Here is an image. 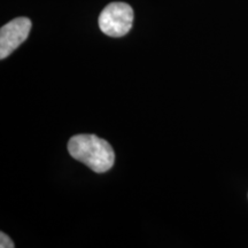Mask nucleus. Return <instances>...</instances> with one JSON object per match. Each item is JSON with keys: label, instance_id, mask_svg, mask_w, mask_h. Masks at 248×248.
I'll list each match as a JSON object with an SVG mask.
<instances>
[{"label": "nucleus", "instance_id": "obj_2", "mask_svg": "<svg viewBox=\"0 0 248 248\" xmlns=\"http://www.w3.org/2000/svg\"><path fill=\"white\" fill-rule=\"evenodd\" d=\"M133 9L125 2H111L99 16V28L109 37H122L131 30Z\"/></svg>", "mask_w": 248, "mask_h": 248}, {"label": "nucleus", "instance_id": "obj_1", "mask_svg": "<svg viewBox=\"0 0 248 248\" xmlns=\"http://www.w3.org/2000/svg\"><path fill=\"white\" fill-rule=\"evenodd\" d=\"M68 151L74 159L94 172H106L115 162V153L109 142L94 135L74 136L68 141Z\"/></svg>", "mask_w": 248, "mask_h": 248}, {"label": "nucleus", "instance_id": "obj_3", "mask_svg": "<svg viewBox=\"0 0 248 248\" xmlns=\"http://www.w3.org/2000/svg\"><path fill=\"white\" fill-rule=\"evenodd\" d=\"M31 21L28 17H17L0 29V59L4 60L28 38Z\"/></svg>", "mask_w": 248, "mask_h": 248}, {"label": "nucleus", "instance_id": "obj_4", "mask_svg": "<svg viewBox=\"0 0 248 248\" xmlns=\"http://www.w3.org/2000/svg\"><path fill=\"white\" fill-rule=\"evenodd\" d=\"M0 247L1 248H13L15 247V244L13 243V240L9 239V237L7 234H5L4 232L0 233Z\"/></svg>", "mask_w": 248, "mask_h": 248}]
</instances>
